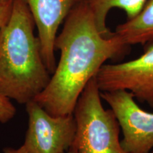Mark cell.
<instances>
[{
    "mask_svg": "<svg viewBox=\"0 0 153 153\" xmlns=\"http://www.w3.org/2000/svg\"><path fill=\"white\" fill-rule=\"evenodd\" d=\"M128 48L115 33L101 35L87 1H79L55 39V48L60 52L56 68L34 101L53 116L72 114L88 82L107 60L123 55Z\"/></svg>",
    "mask_w": 153,
    "mask_h": 153,
    "instance_id": "obj_1",
    "label": "cell"
},
{
    "mask_svg": "<svg viewBox=\"0 0 153 153\" xmlns=\"http://www.w3.org/2000/svg\"><path fill=\"white\" fill-rule=\"evenodd\" d=\"M34 26L24 0H13L9 20L0 28V94L20 104L34 100L51 76Z\"/></svg>",
    "mask_w": 153,
    "mask_h": 153,
    "instance_id": "obj_2",
    "label": "cell"
},
{
    "mask_svg": "<svg viewBox=\"0 0 153 153\" xmlns=\"http://www.w3.org/2000/svg\"><path fill=\"white\" fill-rule=\"evenodd\" d=\"M95 76L80 94L73 116L77 153H128L119 138L120 126L111 109H105Z\"/></svg>",
    "mask_w": 153,
    "mask_h": 153,
    "instance_id": "obj_3",
    "label": "cell"
},
{
    "mask_svg": "<svg viewBox=\"0 0 153 153\" xmlns=\"http://www.w3.org/2000/svg\"><path fill=\"white\" fill-rule=\"evenodd\" d=\"M28 129L24 146L30 153H66L73 143L76 122L73 114L53 116L36 101L26 104Z\"/></svg>",
    "mask_w": 153,
    "mask_h": 153,
    "instance_id": "obj_4",
    "label": "cell"
},
{
    "mask_svg": "<svg viewBox=\"0 0 153 153\" xmlns=\"http://www.w3.org/2000/svg\"><path fill=\"white\" fill-rule=\"evenodd\" d=\"M100 91L126 90L135 99L153 107V40L134 60L104 64L95 76Z\"/></svg>",
    "mask_w": 153,
    "mask_h": 153,
    "instance_id": "obj_5",
    "label": "cell"
},
{
    "mask_svg": "<svg viewBox=\"0 0 153 153\" xmlns=\"http://www.w3.org/2000/svg\"><path fill=\"white\" fill-rule=\"evenodd\" d=\"M123 133L120 143L128 153H150L153 148V113L145 111L126 90L101 91Z\"/></svg>",
    "mask_w": 153,
    "mask_h": 153,
    "instance_id": "obj_6",
    "label": "cell"
},
{
    "mask_svg": "<svg viewBox=\"0 0 153 153\" xmlns=\"http://www.w3.org/2000/svg\"><path fill=\"white\" fill-rule=\"evenodd\" d=\"M38 30L44 63L51 74L56 68L55 42L60 24L82 0H24Z\"/></svg>",
    "mask_w": 153,
    "mask_h": 153,
    "instance_id": "obj_7",
    "label": "cell"
},
{
    "mask_svg": "<svg viewBox=\"0 0 153 153\" xmlns=\"http://www.w3.org/2000/svg\"><path fill=\"white\" fill-rule=\"evenodd\" d=\"M116 36L127 45L146 44L153 40V0H147L133 18L116 27Z\"/></svg>",
    "mask_w": 153,
    "mask_h": 153,
    "instance_id": "obj_8",
    "label": "cell"
},
{
    "mask_svg": "<svg viewBox=\"0 0 153 153\" xmlns=\"http://www.w3.org/2000/svg\"><path fill=\"white\" fill-rule=\"evenodd\" d=\"M92 12L99 31L104 37H111L114 32L106 26V18L110 10L118 8L126 11L128 20L135 16L147 0H86Z\"/></svg>",
    "mask_w": 153,
    "mask_h": 153,
    "instance_id": "obj_9",
    "label": "cell"
},
{
    "mask_svg": "<svg viewBox=\"0 0 153 153\" xmlns=\"http://www.w3.org/2000/svg\"><path fill=\"white\" fill-rule=\"evenodd\" d=\"M16 108L11 104L10 99L0 94V122L5 123L14 118Z\"/></svg>",
    "mask_w": 153,
    "mask_h": 153,
    "instance_id": "obj_10",
    "label": "cell"
},
{
    "mask_svg": "<svg viewBox=\"0 0 153 153\" xmlns=\"http://www.w3.org/2000/svg\"><path fill=\"white\" fill-rule=\"evenodd\" d=\"M13 0H0V28L9 20Z\"/></svg>",
    "mask_w": 153,
    "mask_h": 153,
    "instance_id": "obj_11",
    "label": "cell"
},
{
    "mask_svg": "<svg viewBox=\"0 0 153 153\" xmlns=\"http://www.w3.org/2000/svg\"><path fill=\"white\" fill-rule=\"evenodd\" d=\"M3 153H30L24 145L20 148L15 149L12 148H6L3 150Z\"/></svg>",
    "mask_w": 153,
    "mask_h": 153,
    "instance_id": "obj_12",
    "label": "cell"
},
{
    "mask_svg": "<svg viewBox=\"0 0 153 153\" xmlns=\"http://www.w3.org/2000/svg\"><path fill=\"white\" fill-rule=\"evenodd\" d=\"M68 153H77V151H76L75 148H74L73 145H72V146L70 147V148L69 149Z\"/></svg>",
    "mask_w": 153,
    "mask_h": 153,
    "instance_id": "obj_13",
    "label": "cell"
},
{
    "mask_svg": "<svg viewBox=\"0 0 153 153\" xmlns=\"http://www.w3.org/2000/svg\"><path fill=\"white\" fill-rule=\"evenodd\" d=\"M150 153H153V151H152V152H150Z\"/></svg>",
    "mask_w": 153,
    "mask_h": 153,
    "instance_id": "obj_14",
    "label": "cell"
}]
</instances>
